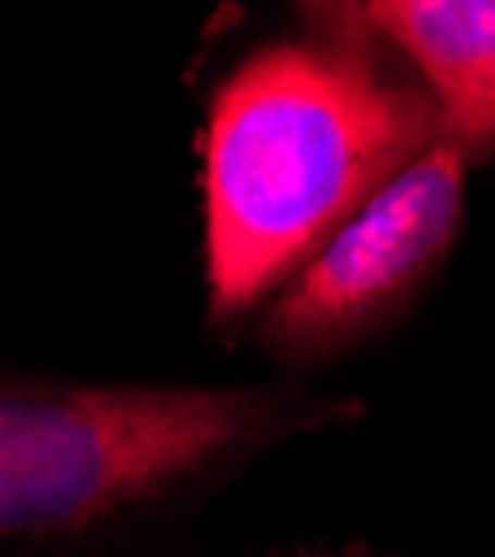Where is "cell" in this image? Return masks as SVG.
<instances>
[{
    "label": "cell",
    "mask_w": 495,
    "mask_h": 557,
    "mask_svg": "<svg viewBox=\"0 0 495 557\" xmlns=\"http://www.w3.org/2000/svg\"><path fill=\"white\" fill-rule=\"evenodd\" d=\"M326 401L246 388L0 384V535H76L144 508Z\"/></svg>",
    "instance_id": "cell-2"
},
{
    "label": "cell",
    "mask_w": 495,
    "mask_h": 557,
    "mask_svg": "<svg viewBox=\"0 0 495 557\" xmlns=\"http://www.w3.org/2000/svg\"><path fill=\"white\" fill-rule=\"evenodd\" d=\"M277 40L219 85L206 125V286L214 317L277 295L375 193L442 144L424 85L339 18Z\"/></svg>",
    "instance_id": "cell-1"
},
{
    "label": "cell",
    "mask_w": 495,
    "mask_h": 557,
    "mask_svg": "<svg viewBox=\"0 0 495 557\" xmlns=\"http://www.w3.org/2000/svg\"><path fill=\"white\" fill-rule=\"evenodd\" d=\"M273 557H367V553H273Z\"/></svg>",
    "instance_id": "cell-5"
},
{
    "label": "cell",
    "mask_w": 495,
    "mask_h": 557,
    "mask_svg": "<svg viewBox=\"0 0 495 557\" xmlns=\"http://www.w3.org/2000/svg\"><path fill=\"white\" fill-rule=\"evenodd\" d=\"M469 161L465 148L442 138L375 193L326 250L273 295L259 326L263 344L286 357H318L348 348L397 312L456 242Z\"/></svg>",
    "instance_id": "cell-3"
},
{
    "label": "cell",
    "mask_w": 495,
    "mask_h": 557,
    "mask_svg": "<svg viewBox=\"0 0 495 557\" xmlns=\"http://www.w3.org/2000/svg\"><path fill=\"white\" fill-rule=\"evenodd\" d=\"M322 14L407 63L437 108L442 138L469 157L495 152V0H371Z\"/></svg>",
    "instance_id": "cell-4"
}]
</instances>
